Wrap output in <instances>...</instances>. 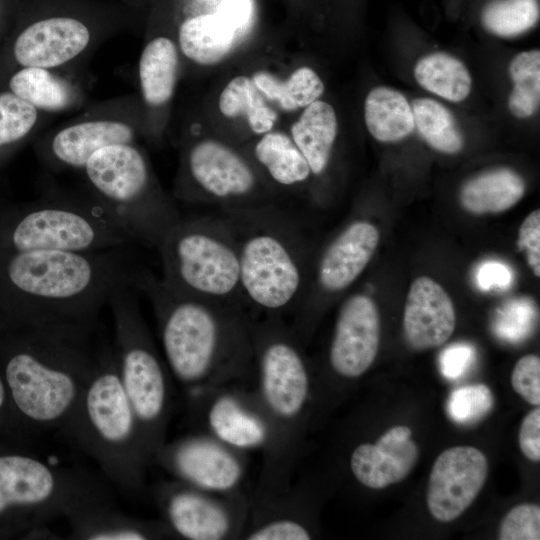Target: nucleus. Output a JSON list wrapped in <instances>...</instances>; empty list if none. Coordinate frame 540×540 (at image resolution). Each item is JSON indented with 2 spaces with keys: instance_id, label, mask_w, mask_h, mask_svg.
Here are the masks:
<instances>
[{
  "instance_id": "nucleus-1",
  "label": "nucleus",
  "mask_w": 540,
  "mask_h": 540,
  "mask_svg": "<svg viewBox=\"0 0 540 540\" xmlns=\"http://www.w3.org/2000/svg\"><path fill=\"white\" fill-rule=\"evenodd\" d=\"M150 301L163 358L186 399L253 376V316L244 307L192 296L148 270L130 281Z\"/></svg>"
},
{
  "instance_id": "nucleus-2",
  "label": "nucleus",
  "mask_w": 540,
  "mask_h": 540,
  "mask_svg": "<svg viewBox=\"0 0 540 540\" xmlns=\"http://www.w3.org/2000/svg\"><path fill=\"white\" fill-rule=\"evenodd\" d=\"M134 269L126 247L0 254V319L6 329L99 321Z\"/></svg>"
},
{
  "instance_id": "nucleus-3",
  "label": "nucleus",
  "mask_w": 540,
  "mask_h": 540,
  "mask_svg": "<svg viewBox=\"0 0 540 540\" xmlns=\"http://www.w3.org/2000/svg\"><path fill=\"white\" fill-rule=\"evenodd\" d=\"M100 321L6 329L0 364L11 406L29 432H64L106 338Z\"/></svg>"
},
{
  "instance_id": "nucleus-4",
  "label": "nucleus",
  "mask_w": 540,
  "mask_h": 540,
  "mask_svg": "<svg viewBox=\"0 0 540 540\" xmlns=\"http://www.w3.org/2000/svg\"><path fill=\"white\" fill-rule=\"evenodd\" d=\"M254 388L270 441L253 491L288 487L296 469L313 401V377L302 342L283 317L252 318Z\"/></svg>"
},
{
  "instance_id": "nucleus-5",
  "label": "nucleus",
  "mask_w": 540,
  "mask_h": 540,
  "mask_svg": "<svg viewBox=\"0 0 540 540\" xmlns=\"http://www.w3.org/2000/svg\"><path fill=\"white\" fill-rule=\"evenodd\" d=\"M63 433L97 463L105 479L124 496L137 497L144 491L152 460L107 337Z\"/></svg>"
},
{
  "instance_id": "nucleus-6",
  "label": "nucleus",
  "mask_w": 540,
  "mask_h": 540,
  "mask_svg": "<svg viewBox=\"0 0 540 540\" xmlns=\"http://www.w3.org/2000/svg\"><path fill=\"white\" fill-rule=\"evenodd\" d=\"M221 213L237 237L246 309L263 316L293 314L309 278L306 247L296 218L275 205Z\"/></svg>"
},
{
  "instance_id": "nucleus-7",
  "label": "nucleus",
  "mask_w": 540,
  "mask_h": 540,
  "mask_svg": "<svg viewBox=\"0 0 540 540\" xmlns=\"http://www.w3.org/2000/svg\"><path fill=\"white\" fill-rule=\"evenodd\" d=\"M111 502L107 487L86 471L0 443V539L45 536L52 520Z\"/></svg>"
},
{
  "instance_id": "nucleus-8",
  "label": "nucleus",
  "mask_w": 540,
  "mask_h": 540,
  "mask_svg": "<svg viewBox=\"0 0 540 540\" xmlns=\"http://www.w3.org/2000/svg\"><path fill=\"white\" fill-rule=\"evenodd\" d=\"M81 171L89 195L132 242L157 249L181 218L138 143L102 148Z\"/></svg>"
},
{
  "instance_id": "nucleus-9",
  "label": "nucleus",
  "mask_w": 540,
  "mask_h": 540,
  "mask_svg": "<svg viewBox=\"0 0 540 540\" xmlns=\"http://www.w3.org/2000/svg\"><path fill=\"white\" fill-rule=\"evenodd\" d=\"M131 242L91 195H73L50 186L33 202L0 206V254L92 252Z\"/></svg>"
},
{
  "instance_id": "nucleus-10",
  "label": "nucleus",
  "mask_w": 540,
  "mask_h": 540,
  "mask_svg": "<svg viewBox=\"0 0 540 540\" xmlns=\"http://www.w3.org/2000/svg\"><path fill=\"white\" fill-rule=\"evenodd\" d=\"M113 349L124 391L136 415L152 460L166 441L173 411V377L159 353L130 283L115 288L109 298Z\"/></svg>"
},
{
  "instance_id": "nucleus-11",
  "label": "nucleus",
  "mask_w": 540,
  "mask_h": 540,
  "mask_svg": "<svg viewBox=\"0 0 540 540\" xmlns=\"http://www.w3.org/2000/svg\"><path fill=\"white\" fill-rule=\"evenodd\" d=\"M157 250L162 279L183 293L245 307L238 241L225 215L180 218Z\"/></svg>"
},
{
  "instance_id": "nucleus-12",
  "label": "nucleus",
  "mask_w": 540,
  "mask_h": 540,
  "mask_svg": "<svg viewBox=\"0 0 540 540\" xmlns=\"http://www.w3.org/2000/svg\"><path fill=\"white\" fill-rule=\"evenodd\" d=\"M174 194L188 203L218 204L222 211L274 205L254 163L229 144L212 138L185 143Z\"/></svg>"
},
{
  "instance_id": "nucleus-13",
  "label": "nucleus",
  "mask_w": 540,
  "mask_h": 540,
  "mask_svg": "<svg viewBox=\"0 0 540 540\" xmlns=\"http://www.w3.org/2000/svg\"><path fill=\"white\" fill-rule=\"evenodd\" d=\"M145 136L139 96L121 95L86 105L75 117L43 132L34 149L49 170H82L98 150L138 143Z\"/></svg>"
},
{
  "instance_id": "nucleus-14",
  "label": "nucleus",
  "mask_w": 540,
  "mask_h": 540,
  "mask_svg": "<svg viewBox=\"0 0 540 540\" xmlns=\"http://www.w3.org/2000/svg\"><path fill=\"white\" fill-rule=\"evenodd\" d=\"M116 23L68 11L35 17L15 35L10 45L17 66L87 72L93 54L117 34Z\"/></svg>"
},
{
  "instance_id": "nucleus-15",
  "label": "nucleus",
  "mask_w": 540,
  "mask_h": 540,
  "mask_svg": "<svg viewBox=\"0 0 540 540\" xmlns=\"http://www.w3.org/2000/svg\"><path fill=\"white\" fill-rule=\"evenodd\" d=\"M151 493L174 538L241 539L249 510L245 491L214 493L171 479L156 483Z\"/></svg>"
},
{
  "instance_id": "nucleus-16",
  "label": "nucleus",
  "mask_w": 540,
  "mask_h": 540,
  "mask_svg": "<svg viewBox=\"0 0 540 540\" xmlns=\"http://www.w3.org/2000/svg\"><path fill=\"white\" fill-rule=\"evenodd\" d=\"M247 454L198 431L165 441L155 453L153 464L195 488L229 494L244 491Z\"/></svg>"
},
{
  "instance_id": "nucleus-17",
  "label": "nucleus",
  "mask_w": 540,
  "mask_h": 540,
  "mask_svg": "<svg viewBox=\"0 0 540 540\" xmlns=\"http://www.w3.org/2000/svg\"><path fill=\"white\" fill-rule=\"evenodd\" d=\"M189 415L202 431L249 453L267 448L270 427L255 388L246 382L219 386L187 398Z\"/></svg>"
},
{
  "instance_id": "nucleus-18",
  "label": "nucleus",
  "mask_w": 540,
  "mask_h": 540,
  "mask_svg": "<svg viewBox=\"0 0 540 540\" xmlns=\"http://www.w3.org/2000/svg\"><path fill=\"white\" fill-rule=\"evenodd\" d=\"M379 238L373 223L355 219L328 242L308 278L304 297L292 314L293 330L304 322L318 299L344 292L359 278L373 257Z\"/></svg>"
},
{
  "instance_id": "nucleus-19",
  "label": "nucleus",
  "mask_w": 540,
  "mask_h": 540,
  "mask_svg": "<svg viewBox=\"0 0 540 540\" xmlns=\"http://www.w3.org/2000/svg\"><path fill=\"white\" fill-rule=\"evenodd\" d=\"M380 342V315L367 293H354L341 304L327 352L333 377L350 381L374 363Z\"/></svg>"
},
{
  "instance_id": "nucleus-20",
  "label": "nucleus",
  "mask_w": 540,
  "mask_h": 540,
  "mask_svg": "<svg viewBox=\"0 0 540 540\" xmlns=\"http://www.w3.org/2000/svg\"><path fill=\"white\" fill-rule=\"evenodd\" d=\"M488 460L472 446L444 450L433 463L426 494L430 514L440 522L457 519L473 503L488 476Z\"/></svg>"
},
{
  "instance_id": "nucleus-21",
  "label": "nucleus",
  "mask_w": 540,
  "mask_h": 540,
  "mask_svg": "<svg viewBox=\"0 0 540 540\" xmlns=\"http://www.w3.org/2000/svg\"><path fill=\"white\" fill-rule=\"evenodd\" d=\"M309 503L299 485L249 495L243 540H309L314 537Z\"/></svg>"
},
{
  "instance_id": "nucleus-22",
  "label": "nucleus",
  "mask_w": 540,
  "mask_h": 540,
  "mask_svg": "<svg viewBox=\"0 0 540 540\" xmlns=\"http://www.w3.org/2000/svg\"><path fill=\"white\" fill-rule=\"evenodd\" d=\"M180 68L181 55L176 38L166 33L150 35L137 67L145 136L159 135L163 114L175 93Z\"/></svg>"
},
{
  "instance_id": "nucleus-23",
  "label": "nucleus",
  "mask_w": 540,
  "mask_h": 540,
  "mask_svg": "<svg viewBox=\"0 0 540 540\" xmlns=\"http://www.w3.org/2000/svg\"><path fill=\"white\" fill-rule=\"evenodd\" d=\"M91 85L88 72L17 66L9 75L6 90L37 110L55 116L88 105Z\"/></svg>"
},
{
  "instance_id": "nucleus-24",
  "label": "nucleus",
  "mask_w": 540,
  "mask_h": 540,
  "mask_svg": "<svg viewBox=\"0 0 540 540\" xmlns=\"http://www.w3.org/2000/svg\"><path fill=\"white\" fill-rule=\"evenodd\" d=\"M404 425L390 428L375 443L356 445L349 456L352 476L362 486L382 489L405 479L418 459V447Z\"/></svg>"
},
{
  "instance_id": "nucleus-25",
  "label": "nucleus",
  "mask_w": 540,
  "mask_h": 540,
  "mask_svg": "<svg viewBox=\"0 0 540 540\" xmlns=\"http://www.w3.org/2000/svg\"><path fill=\"white\" fill-rule=\"evenodd\" d=\"M454 304L444 288L427 276L410 285L403 314L404 335L411 347L426 350L444 344L454 332Z\"/></svg>"
},
{
  "instance_id": "nucleus-26",
  "label": "nucleus",
  "mask_w": 540,
  "mask_h": 540,
  "mask_svg": "<svg viewBox=\"0 0 540 540\" xmlns=\"http://www.w3.org/2000/svg\"><path fill=\"white\" fill-rule=\"evenodd\" d=\"M71 538L81 540H153L174 538L162 520L135 518L113 503L89 507L67 518Z\"/></svg>"
},
{
  "instance_id": "nucleus-27",
  "label": "nucleus",
  "mask_w": 540,
  "mask_h": 540,
  "mask_svg": "<svg viewBox=\"0 0 540 540\" xmlns=\"http://www.w3.org/2000/svg\"><path fill=\"white\" fill-rule=\"evenodd\" d=\"M236 34V29L218 12L187 17L176 33L181 60L198 66L215 65L230 54Z\"/></svg>"
},
{
  "instance_id": "nucleus-28",
  "label": "nucleus",
  "mask_w": 540,
  "mask_h": 540,
  "mask_svg": "<svg viewBox=\"0 0 540 540\" xmlns=\"http://www.w3.org/2000/svg\"><path fill=\"white\" fill-rule=\"evenodd\" d=\"M338 133L334 108L316 100L306 106L290 127V137L305 157L311 175H322L329 163Z\"/></svg>"
},
{
  "instance_id": "nucleus-29",
  "label": "nucleus",
  "mask_w": 540,
  "mask_h": 540,
  "mask_svg": "<svg viewBox=\"0 0 540 540\" xmlns=\"http://www.w3.org/2000/svg\"><path fill=\"white\" fill-rule=\"evenodd\" d=\"M252 158L272 182L283 188H296L312 176L301 151L281 131L271 130L261 135L252 148Z\"/></svg>"
},
{
  "instance_id": "nucleus-30",
  "label": "nucleus",
  "mask_w": 540,
  "mask_h": 540,
  "mask_svg": "<svg viewBox=\"0 0 540 540\" xmlns=\"http://www.w3.org/2000/svg\"><path fill=\"white\" fill-rule=\"evenodd\" d=\"M525 182L509 168H496L469 179L461 188L460 202L474 214L499 213L518 203L525 193Z\"/></svg>"
},
{
  "instance_id": "nucleus-31",
  "label": "nucleus",
  "mask_w": 540,
  "mask_h": 540,
  "mask_svg": "<svg viewBox=\"0 0 540 540\" xmlns=\"http://www.w3.org/2000/svg\"><path fill=\"white\" fill-rule=\"evenodd\" d=\"M364 119L369 133L379 142H397L410 135L414 128L412 106L399 91L379 86L366 96Z\"/></svg>"
},
{
  "instance_id": "nucleus-32",
  "label": "nucleus",
  "mask_w": 540,
  "mask_h": 540,
  "mask_svg": "<svg viewBox=\"0 0 540 540\" xmlns=\"http://www.w3.org/2000/svg\"><path fill=\"white\" fill-rule=\"evenodd\" d=\"M218 108L229 119L242 117L256 135L271 131L277 113L255 86L252 78L240 75L232 78L220 93Z\"/></svg>"
},
{
  "instance_id": "nucleus-33",
  "label": "nucleus",
  "mask_w": 540,
  "mask_h": 540,
  "mask_svg": "<svg viewBox=\"0 0 540 540\" xmlns=\"http://www.w3.org/2000/svg\"><path fill=\"white\" fill-rule=\"evenodd\" d=\"M252 80L268 101L287 112L305 108L324 92L323 81L307 66L297 68L285 80L266 71L254 73Z\"/></svg>"
},
{
  "instance_id": "nucleus-34",
  "label": "nucleus",
  "mask_w": 540,
  "mask_h": 540,
  "mask_svg": "<svg viewBox=\"0 0 540 540\" xmlns=\"http://www.w3.org/2000/svg\"><path fill=\"white\" fill-rule=\"evenodd\" d=\"M418 84L427 91L451 102H461L470 94L471 75L457 58L436 52L421 58L414 68Z\"/></svg>"
},
{
  "instance_id": "nucleus-35",
  "label": "nucleus",
  "mask_w": 540,
  "mask_h": 540,
  "mask_svg": "<svg viewBox=\"0 0 540 540\" xmlns=\"http://www.w3.org/2000/svg\"><path fill=\"white\" fill-rule=\"evenodd\" d=\"M53 116L8 90L0 91V161L44 129Z\"/></svg>"
},
{
  "instance_id": "nucleus-36",
  "label": "nucleus",
  "mask_w": 540,
  "mask_h": 540,
  "mask_svg": "<svg viewBox=\"0 0 540 540\" xmlns=\"http://www.w3.org/2000/svg\"><path fill=\"white\" fill-rule=\"evenodd\" d=\"M415 127L435 150L455 154L463 148L464 140L452 113L431 98H418L412 103Z\"/></svg>"
},
{
  "instance_id": "nucleus-37",
  "label": "nucleus",
  "mask_w": 540,
  "mask_h": 540,
  "mask_svg": "<svg viewBox=\"0 0 540 540\" xmlns=\"http://www.w3.org/2000/svg\"><path fill=\"white\" fill-rule=\"evenodd\" d=\"M513 88L508 107L517 118H528L539 108L540 103V52L524 51L517 54L509 64Z\"/></svg>"
},
{
  "instance_id": "nucleus-38",
  "label": "nucleus",
  "mask_w": 540,
  "mask_h": 540,
  "mask_svg": "<svg viewBox=\"0 0 540 540\" xmlns=\"http://www.w3.org/2000/svg\"><path fill=\"white\" fill-rule=\"evenodd\" d=\"M539 19L537 0H496L482 13L485 28L500 37H514L532 28Z\"/></svg>"
},
{
  "instance_id": "nucleus-39",
  "label": "nucleus",
  "mask_w": 540,
  "mask_h": 540,
  "mask_svg": "<svg viewBox=\"0 0 540 540\" xmlns=\"http://www.w3.org/2000/svg\"><path fill=\"white\" fill-rule=\"evenodd\" d=\"M493 406V395L484 384L461 387L450 395L447 411L458 423H471L485 416Z\"/></svg>"
},
{
  "instance_id": "nucleus-40",
  "label": "nucleus",
  "mask_w": 540,
  "mask_h": 540,
  "mask_svg": "<svg viewBox=\"0 0 540 540\" xmlns=\"http://www.w3.org/2000/svg\"><path fill=\"white\" fill-rule=\"evenodd\" d=\"M500 540H539L540 507L523 503L512 508L499 528Z\"/></svg>"
},
{
  "instance_id": "nucleus-41",
  "label": "nucleus",
  "mask_w": 540,
  "mask_h": 540,
  "mask_svg": "<svg viewBox=\"0 0 540 540\" xmlns=\"http://www.w3.org/2000/svg\"><path fill=\"white\" fill-rule=\"evenodd\" d=\"M534 308L527 299L511 300L499 311L495 330L500 337L519 340L526 337L534 319Z\"/></svg>"
},
{
  "instance_id": "nucleus-42",
  "label": "nucleus",
  "mask_w": 540,
  "mask_h": 540,
  "mask_svg": "<svg viewBox=\"0 0 540 540\" xmlns=\"http://www.w3.org/2000/svg\"><path fill=\"white\" fill-rule=\"evenodd\" d=\"M511 384L525 401L535 406L540 404V359L537 355L528 354L516 362Z\"/></svg>"
},
{
  "instance_id": "nucleus-43",
  "label": "nucleus",
  "mask_w": 540,
  "mask_h": 540,
  "mask_svg": "<svg viewBox=\"0 0 540 540\" xmlns=\"http://www.w3.org/2000/svg\"><path fill=\"white\" fill-rule=\"evenodd\" d=\"M518 246L536 277L540 276V211L531 212L519 228Z\"/></svg>"
},
{
  "instance_id": "nucleus-44",
  "label": "nucleus",
  "mask_w": 540,
  "mask_h": 540,
  "mask_svg": "<svg viewBox=\"0 0 540 540\" xmlns=\"http://www.w3.org/2000/svg\"><path fill=\"white\" fill-rule=\"evenodd\" d=\"M475 351L466 343H457L446 348L439 358L441 373L449 379L461 377L471 366Z\"/></svg>"
},
{
  "instance_id": "nucleus-45",
  "label": "nucleus",
  "mask_w": 540,
  "mask_h": 540,
  "mask_svg": "<svg viewBox=\"0 0 540 540\" xmlns=\"http://www.w3.org/2000/svg\"><path fill=\"white\" fill-rule=\"evenodd\" d=\"M518 443L523 455L533 461H540V409H532L522 420Z\"/></svg>"
},
{
  "instance_id": "nucleus-46",
  "label": "nucleus",
  "mask_w": 540,
  "mask_h": 540,
  "mask_svg": "<svg viewBox=\"0 0 540 540\" xmlns=\"http://www.w3.org/2000/svg\"><path fill=\"white\" fill-rule=\"evenodd\" d=\"M512 280L511 269L499 261H485L476 274L477 284L484 291L504 290L511 285Z\"/></svg>"
},
{
  "instance_id": "nucleus-47",
  "label": "nucleus",
  "mask_w": 540,
  "mask_h": 540,
  "mask_svg": "<svg viewBox=\"0 0 540 540\" xmlns=\"http://www.w3.org/2000/svg\"><path fill=\"white\" fill-rule=\"evenodd\" d=\"M3 330L4 325L0 319V338ZM26 434L27 431L16 418L11 406L0 364V435L10 438H21Z\"/></svg>"
},
{
  "instance_id": "nucleus-48",
  "label": "nucleus",
  "mask_w": 540,
  "mask_h": 540,
  "mask_svg": "<svg viewBox=\"0 0 540 540\" xmlns=\"http://www.w3.org/2000/svg\"><path fill=\"white\" fill-rule=\"evenodd\" d=\"M220 13L236 29L243 27L249 19L251 4L249 0H222Z\"/></svg>"
}]
</instances>
